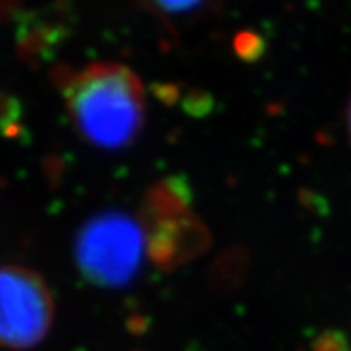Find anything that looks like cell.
<instances>
[{"instance_id":"5b68a950","label":"cell","mask_w":351,"mask_h":351,"mask_svg":"<svg viewBox=\"0 0 351 351\" xmlns=\"http://www.w3.org/2000/svg\"><path fill=\"white\" fill-rule=\"evenodd\" d=\"M346 122H348V132H350V137H351V98L348 103V109H346Z\"/></svg>"},{"instance_id":"277c9868","label":"cell","mask_w":351,"mask_h":351,"mask_svg":"<svg viewBox=\"0 0 351 351\" xmlns=\"http://www.w3.org/2000/svg\"><path fill=\"white\" fill-rule=\"evenodd\" d=\"M145 3L160 15L181 16L199 10L205 0H145Z\"/></svg>"},{"instance_id":"6da1fadb","label":"cell","mask_w":351,"mask_h":351,"mask_svg":"<svg viewBox=\"0 0 351 351\" xmlns=\"http://www.w3.org/2000/svg\"><path fill=\"white\" fill-rule=\"evenodd\" d=\"M65 108L78 134L96 147L116 150L137 138L145 96L138 77L121 64H93L67 78Z\"/></svg>"},{"instance_id":"7a4b0ae2","label":"cell","mask_w":351,"mask_h":351,"mask_svg":"<svg viewBox=\"0 0 351 351\" xmlns=\"http://www.w3.org/2000/svg\"><path fill=\"white\" fill-rule=\"evenodd\" d=\"M145 251L143 228L124 213H103L88 221L77 241L82 274L101 287H121L138 270Z\"/></svg>"},{"instance_id":"3957f363","label":"cell","mask_w":351,"mask_h":351,"mask_svg":"<svg viewBox=\"0 0 351 351\" xmlns=\"http://www.w3.org/2000/svg\"><path fill=\"white\" fill-rule=\"evenodd\" d=\"M54 319L49 287L36 271L0 267V346L26 350L47 335Z\"/></svg>"}]
</instances>
